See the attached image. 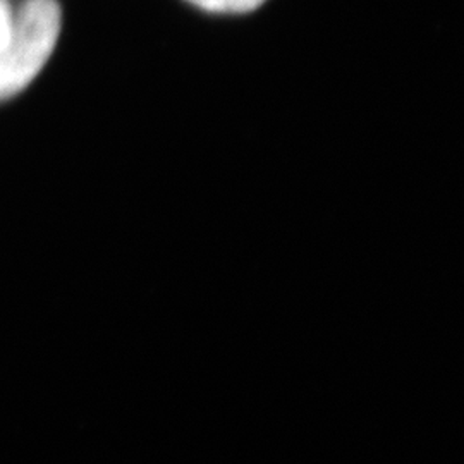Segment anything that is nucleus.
I'll return each instance as SVG.
<instances>
[{
	"label": "nucleus",
	"mask_w": 464,
	"mask_h": 464,
	"mask_svg": "<svg viewBox=\"0 0 464 464\" xmlns=\"http://www.w3.org/2000/svg\"><path fill=\"white\" fill-rule=\"evenodd\" d=\"M61 34V7L55 0H26L0 52V102L13 99L47 64Z\"/></svg>",
	"instance_id": "obj_1"
},
{
	"label": "nucleus",
	"mask_w": 464,
	"mask_h": 464,
	"mask_svg": "<svg viewBox=\"0 0 464 464\" xmlns=\"http://www.w3.org/2000/svg\"><path fill=\"white\" fill-rule=\"evenodd\" d=\"M188 2L214 14H246L258 9L266 0H188Z\"/></svg>",
	"instance_id": "obj_2"
},
{
	"label": "nucleus",
	"mask_w": 464,
	"mask_h": 464,
	"mask_svg": "<svg viewBox=\"0 0 464 464\" xmlns=\"http://www.w3.org/2000/svg\"><path fill=\"white\" fill-rule=\"evenodd\" d=\"M13 30V16L11 11L7 7V4L4 0H0V52L5 47L9 34Z\"/></svg>",
	"instance_id": "obj_3"
}]
</instances>
